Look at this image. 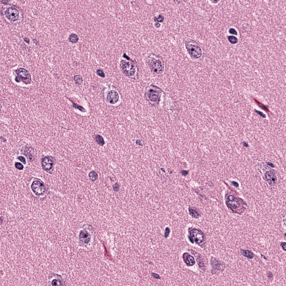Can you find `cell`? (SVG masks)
<instances>
[{
  "label": "cell",
  "mask_w": 286,
  "mask_h": 286,
  "mask_svg": "<svg viewBox=\"0 0 286 286\" xmlns=\"http://www.w3.org/2000/svg\"><path fill=\"white\" fill-rule=\"evenodd\" d=\"M232 183L233 185L234 186H235L236 187H239L238 184L236 182L234 181H233L232 182Z\"/></svg>",
  "instance_id": "31"
},
{
  "label": "cell",
  "mask_w": 286,
  "mask_h": 286,
  "mask_svg": "<svg viewBox=\"0 0 286 286\" xmlns=\"http://www.w3.org/2000/svg\"><path fill=\"white\" fill-rule=\"evenodd\" d=\"M164 19V16L161 14H159L157 16L155 17L154 18V21L157 22V23H162Z\"/></svg>",
  "instance_id": "23"
},
{
  "label": "cell",
  "mask_w": 286,
  "mask_h": 286,
  "mask_svg": "<svg viewBox=\"0 0 286 286\" xmlns=\"http://www.w3.org/2000/svg\"><path fill=\"white\" fill-rule=\"evenodd\" d=\"M227 204L228 206L232 210L237 208L240 205L237 199L232 196H230L228 197Z\"/></svg>",
  "instance_id": "12"
},
{
  "label": "cell",
  "mask_w": 286,
  "mask_h": 286,
  "mask_svg": "<svg viewBox=\"0 0 286 286\" xmlns=\"http://www.w3.org/2000/svg\"><path fill=\"white\" fill-rule=\"evenodd\" d=\"M148 63L154 73L161 74L163 72L164 66L162 59L160 56L152 53L148 57Z\"/></svg>",
  "instance_id": "1"
},
{
  "label": "cell",
  "mask_w": 286,
  "mask_h": 286,
  "mask_svg": "<svg viewBox=\"0 0 286 286\" xmlns=\"http://www.w3.org/2000/svg\"><path fill=\"white\" fill-rule=\"evenodd\" d=\"M17 75L15 78V81L19 83L21 81L26 84H28L31 81L30 74L26 70L23 68H20L16 71Z\"/></svg>",
  "instance_id": "4"
},
{
  "label": "cell",
  "mask_w": 286,
  "mask_h": 286,
  "mask_svg": "<svg viewBox=\"0 0 286 286\" xmlns=\"http://www.w3.org/2000/svg\"><path fill=\"white\" fill-rule=\"evenodd\" d=\"M155 25L157 27L159 28L160 27L161 25L159 23L157 22L155 23Z\"/></svg>",
  "instance_id": "32"
},
{
  "label": "cell",
  "mask_w": 286,
  "mask_h": 286,
  "mask_svg": "<svg viewBox=\"0 0 286 286\" xmlns=\"http://www.w3.org/2000/svg\"><path fill=\"white\" fill-rule=\"evenodd\" d=\"M120 67L124 73L128 76H131L135 72V66L131 62L123 60L121 62Z\"/></svg>",
  "instance_id": "3"
},
{
  "label": "cell",
  "mask_w": 286,
  "mask_h": 286,
  "mask_svg": "<svg viewBox=\"0 0 286 286\" xmlns=\"http://www.w3.org/2000/svg\"><path fill=\"white\" fill-rule=\"evenodd\" d=\"M53 163V161L49 157H45L42 160V166L44 170L49 171L52 168Z\"/></svg>",
  "instance_id": "11"
},
{
  "label": "cell",
  "mask_w": 286,
  "mask_h": 286,
  "mask_svg": "<svg viewBox=\"0 0 286 286\" xmlns=\"http://www.w3.org/2000/svg\"><path fill=\"white\" fill-rule=\"evenodd\" d=\"M97 75L100 77H105V74L104 71L101 69H99L97 70Z\"/></svg>",
  "instance_id": "24"
},
{
  "label": "cell",
  "mask_w": 286,
  "mask_h": 286,
  "mask_svg": "<svg viewBox=\"0 0 286 286\" xmlns=\"http://www.w3.org/2000/svg\"><path fill=\"white\" fill-rule=\"evenodd\" d=\"M29 148L27 147L26 148L25 150V153L28 158L30 160H32L33 158V154H32L33 153L31 152V150H29Z\"/></svg>",
  "instance_id": "19"
},
{
  "label": "cell",
  "mask_w": 286,
  "mask_h": 286,
  "mask_svg": "<svg viewBox=\"0 0 286 286\" xmlns=\"http://www.w3.org/2000/svg\"><path fill=\"white\" fill-rule=\"evenodd\" d=\"M79 39V37L76 34L73 33L70 35L69 37V40L72 43H77Z\"/></svg>",
  "instance_id": "17"
},
{
  "label": "cell",
  "mask_w": 286,
  "mask_h": 286,
  "mask_svg": "<svg viewBox=\"0 0 286 286\" xmlns=\"http://www.w3.org/2000/svg\"><path fill=\"white\" fill-rule=\"evenodd\" d=\"M192 238L196 243L200 244L203 242L204 240V236L201 232L198 230L194 229L191 231L190 233Z\"/></svg>",
  "instance_id": "7"
},
{
  "label": "cell",
  "mask_w": 286,
  "mask_h": 286,
  "mask_svg": "<svg viewBox=\"0 0 286 286\" xmlns=\"http://www.w3.org/2000/svg\"><path fill=\"white\" fill-rule=\"evenodd\" d=\"M228 39L230 42L233 44H235L238 42L237 38L233 36H230L228 37Z\"/></svg>",
  "instance_id": "21"
},
{
  "label": "cell",
  "mask_w": 286,
  "mask_h": 286,
  "mask_svg": "<svg viewBox=\"0 0 286 286\" xmlns=\"http://www.w3.org/2000/svg\"><path fill=\"white\" fill-rule=\"evenodd\" d=\"M266 181L270 185L273 186L276 183L277 179L275 173L273 172H267L265 174Z\"/></svg>",
  "instance_id": "10"
},
{
  "label": "cell",
  "mask_w": 286,
  "mask_h": 286,
  "mask_svg": "<svg viewBox=\"0 0 286 286\" xmlns=\"http://www.w3.org/2000/svg\"><path fill=\"white\" fill-rule=\"evenodd\" d=\"M95 140L98 144L101 146H103L105 144V142L103 138L101 135H99L95 136Z\"/></svg>",
  "instance_id": "15"
},
{
  "label": "cell",
  "mask_w": 286,
  "mask_h": 286,
  "mask_svg": "<svg viewBox=\"0 0 286 286\" xmlns=\"http://www.w3.org/2000/svg\"><path fill=\"white\" fill-rule=\"evenodd\" d=\"M229 32L231 34L236 35H237V32L236 30L233 28H231L229 30Z\"/></svg>",
  "instance_id": "26"
},
{
  "label": "cell",
  "mask_w": 286,
  "mask_h": 286,
  "mask_svg": "<svg viewBox=\"0 0 286 286\" xmlns=\"http://www.w3.org/2000/svg\"><path fill=\"white\" fill-rule=\"evenodd\" d=\"M185 47L188 53L193 58L198 59L202 55V51L200 47L196 42L193 40L186 41Z\"/></svg>",
  "instance_id": "2"
},
{
  "label": "cell",
  "mask_w": 286,
  "mask_h": 286,
  "mask_svg": "<svg viewBox=\"0 0 286 286\" xmlns=\"http://www.w3.org/2000/svg\"><path fill=\"white\" fill-rule=\"evenodd\" d=\"M80 238L85 243H88L90 240L89 234L87 231H83L80 233Z\"/></svg>",
  "instance_id": "13"
},
{
  "label": "cell",
  "mask_w": 286,
  "mask_h": 286,
  "mask_svg": "<svg viewBox=\"0 0 286 286\" xmlns=\"http://www.w3.org/2000/svg\"><path fill=\"white\" fill-rule=\"evenodd\" d=\"M189 213L190 215L194 218H198L199 217V214L195 210L192 209H189Z\"/></svg>",
  "instance_id": "22"
},
{
  "label": "cell",
  "mask_w": 286,
  "mask_h": 286,
  "mask_svg": "<svg viewBox=\"0 0 286 286\" xmlns=\"http://www.w3.org/2000/svg\"><path fill=\"white\" fill-rule=\"evenodd\" d=\"M31 187L34 193L37 196L42 195L46 191L44 186L39 181H34L32 183Z\"/></svg>",
  "instance_id": "6"
},
{
  "label": "cell",
  "mask_w": 286,
  "mask_h": 286,
  "mask_svg": "<svg viewBox=\"0 0 286 286\" xmlns=\"http://www.w3.org/2000/svg\"><path fill=\"white\" fill-rule=\"evenodd\" d=\"M24 40L26 42V43H29V40L27 38L25 37V38L24 39Z\"/></svg>",
  "instance_id": "33"
},
{
  "label": "cell",
  "mask_w": 286,
  "mask_h": 286,
  "mask_svg": "<svg viewBox=\"0 0 286 286\" xmlns=\"http://www.w3.org/2000/svg\"><path fill=\"white\" fill-rule=\"evenodd\" d=\"M147 96L150 101L155 102H159L160 98L159 91L153 89L149 90L147 93Z\"/></svg>",
  "instance_id": "8"
},
{
  "label": "cell",
  "mask_w": 286,
  "mask_h": 286,
  "mask_svg": "<svg viewBox=\"0 0 286 286\" xmlns=\"http://www.w3.org/2000/svg\"><path fill=\"white\" fill-rule=\"evenodd\" d=\"M281 246L282 248L285 251L286 250V243L285 242H282L281 243Z\"/></svg>",
  "instance_id": "28"
},
{
  "label": "cell",
  "mask_w": 286,
  "mask_h": 286,
  "mask_svg": "<svg viewBox=\"0 0 286 286\" xmlns=\"http://www.w3.org/2000/svg\"><path fill=\"white\" fill-rule=\"evenodd\" d=\"M17 159L19 160L20 161L24 164H26V161L24 157H23L21 156H19V157H18Z\"/></svg>",
  "instance_id": "27"
},
{
  "label": "cell",
  "mask_w": 286,
  "mask_h": 286,
  "mask_svg": "<svg viewBox=\"0 0 286 286\" xmlns=\"http://www.w3.org/2000/svg\"><path fill=\"white\" fill-rule=\"evenodd\" d=\"M89 177L90 180L93 181H94L97 180L98 177L97 173L95 171H92L89 173Z\"/></svg>",
  "instance_id": "18"
},
{
  "label": "cell",
  "mask_w": 286,
  "mask_h": 286,
  "mask_svg": "<svg viewBox=\"0 0 286 286\" xmlns=\"http://www.w3.org/2000/svg\"><path fill=\"white\" fill-rule=\"evenodd\" d=\"M75 81L76 84L78 85H81L83 83V79L81 76L79 75H76L75 76Z\"/></svg>",
  "instance_id": "20"
},
{
  "label": "cell",
  "mask_w": 286,
  "mask_h": 286,
  "mask_svg": "<svg viewBox=\"0 0 286 286\" xmlns=\"http://www.w3.org/2000/svg\"><path fill=\"white\" fill-rule=\"evenodd\" d=\"M267 276L269 278H272L273 277V275L272 273L270 272H269L267 274Z\"/></svg>",
  "instance_id": "29"
},
{
  "label": "cell",
  "mask_w": 286,
  "mask_h": 286,
  "mask_svg": "<svg viewBox=\"0 0 286 286\" xmlns=\"http://www.w3.org/2000/svg\"><path fill=\"white\" fill-rule=\"evenodd\" d=\"M113 189L115 191H117L118 189V184H116L113 186Z\"/></svg>",
  "instance_id": "30"
},
{
  "label": "cell",
  "mask_w": 286,
  "mask_h": 286,
  "mask_svg": "<svg viewBox=\"0 0 286 286\" xmlns=\"http://www.w3.org/2000/svg\"><path fill=\"white\" fill-rule=\"evenodd\" d=\"M15 167L17 169L19 170H23L24 168L23 165L19 162H16L15 164Z\"/></svg>",
  "instance_id": "25"
},
{
  "label": "cell",
  "mask_w": 286,
  "mask_h": 286,
  "mask_svg": "<svg viewBox=\"0 0 286 286\" xmlns=\"http://www.w3.org/2000/svg\"><path fill=\"white\" fill-rule=\"evenodd\" d=\"M240 252L244 256L249 259H252L254 256L252 252L249 250L242 249L241 250Z\"/></svg>",
  "instance_id": "14"
},
{
  "label": "cell",
  "mask_w": 286,
  "mask_h": 286,
  "mask_svg": "<svg viewBox=\"0 0 286 286\" xmlns=\"http://www.w3.org/2000/svg\"><path fill=\"white\" fill-rule=\"evenodd\" d=\"M186 262L188 265L193 266L195 264V260L192 256L190 255H189L187 257Z\"/></svg>",
  "instance_id": "16"
},
{
  "label": "cell",
  "mask_w": 286,
  "mask_h": 286,
  "mask_svg": "<svg viewBox=\"0 0 286 286\" xmlns=\"http://www.w3.org/2000/svg\"><path fill=\"white\" fill-rule=\"evenodd\" d=\"M5 15L10 21L15 22L18 19L19 13V11L15 8L11 7L8 8L6 10Z\"/></svg>",
  "instance_id": "5"
},
{
  "label": "cell",
  "mask_w": 286,
  "mask_h": 286,
  "mask_svg": "<svg viewBox=\"0 0 286 286\" xmlns=\"http://www.w3.org/2000/svg\"><path fill=\"white\" fill-rule=\"evenodd\" d=\"M119 96L118 93L115 90H111L109 91L107 96V101L112 104L117 103L118 101Z\"/></svg>",
  "instance_id": "9"
}]
</instances>
